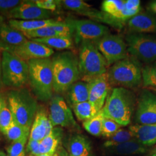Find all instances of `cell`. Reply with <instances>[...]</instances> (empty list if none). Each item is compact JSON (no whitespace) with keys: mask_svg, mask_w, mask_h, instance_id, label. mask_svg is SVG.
I'll return each instance as SVG.
<instances>
[{"mask_svg":"<svg viewBox=\"0 0 156 156\" xmlns=\"http://www.w3.org/2000/svg\"><path fill=\"white\" fill-rule=\"evenodd\" d=\"M51 60L53 91L57 94L65 93L80 78L78 58L72 52L64 51Z\"/></svg>","mask_w":156,"mask_h":156,"instance_id":"6da1fadb","label":"cell"},{"mask_svg":"<svg viewBox=\"0 0 156 156\" xmlns=\"http://www.w3.org/2000/svg\"><path fill=\"white\" fill-rule=\"evenodd\" d=\"M135 95L130 90L117 87L107 97L100 111L105 118L110 119L121 126H127L134 111Z\"/></svg>","mask_w":156,"mask_h":156,"instance_id":"7a4b0ae2","label":"cell"},{"mask_svg":"<svg viewBox=\"0 0 156 156\" xmlns=\"http://www.w3.org/2000/svg\"><path fill=\"white\" fill-rule=\"evenodd\" d=\"M28 65V83L35 98L46 102L53 96V76L49 58L31 60Z\"/></svg>","mask_w":156,"mask_h":156,"instance_id":"3957f363","label":"cell"},{"mask_svg":"<svg viewBox=\"0 0 156 156\" xmlns=\"http://www.w3.org/2000/svg\"><path fill=\"white\" fill-rule=\"evenodd\" d=\"M7 103L14 121L31 129L38 111L35 97L27 88L13 89L7 94Z\"/></svg>","mask_w":156,"mask_h":156,"instance_id":"277c9868","label":"cell"},{"mask_svg":"<svg viewBox=\"0 0 156 156\" xmlns=\"http://www.w3.org/2000/svg\"><path fill=\"white\" fill-rule=\"evenodd\" d=\"M142 67L140 61L134 57H127L114 64L108 74L111 85L132 89L139 87L142 83Z\"/></svg>","mask_w":156,"mask_h":156,"instance_id":"5b68a950","label":"cell"},{"mask_svg":"<svg viewBox=\"0 0 156 156\" xmlns=\"http://www.w3.org/2000/svg\"><path fill=\"white\" fill-rule=\"evenodd\" d=\"M78 61L83 81L89 82L93 79L107 73L108 66L106 60L92 41L81 42Z\"/></svg>","mask_w":156,"mask_h":156,"instance_id":"8992f818","label":"cell"},{"mask_svg":"<svg viewBox=\"0 0 156 156\" xmlns=\"http://www.w3.org/2000/svg\"><path fill=\"white\" fill-rule=\"evenodd\" d=\"M2 83L13 89L22 88L28 82V65L8 50H2L1 57Z\"/></svg>","mask_w":156,"mask_h":156,"instance_id":"52a82bcc","label":"cell"},{"mask_svg":"<svg viewBox=\"0 0 156 156\" xmlns=\"http://www.w3.org/2000/svg\"><path fill=\"white\" fill-rule=\"evenodd\" d=\"M131 56L146 63L156 61V38L143 34L131 33L126 37Z\"/></svg>","mask_w":156,"mask_h":156,"instance_id":"ba28073f","label":"cell"},{"mask_svg":"<svg viewBox=\"0 0 156 156\" xmlns=\"http://www.w3.org/2000/svg\"><path fill=\"white\" fill-rule=\"evenodd\" d=\"M94 44L106 60L108 66L128 57L127 44L119 35L108 34Z\"/></svg>","mask_w":156,"mask_h":156,"instance_id":"9c48e42d","label":"cell"},{"mask_svg":"<svg viewBox=\"0 0 156 156\" xmlns=\"http://www.w3.org/2000/svg\"><path fill=\"white\" fill-rule=\"evenodd\" d=\"M66 22L73 30L76 43L85 41H97L109 33V28L98 23L89 20L68 19Z\"/></svg>","mask_w":156,"mask_h":156,"instance_id":"30bf717a","label":"cell"},{"mask_svg":"<svg viewBox=\"0 0 156 156\" xmlns=\"http://www.w3.org/2000/svg\"><path fill=\"white\" fill-rule=\"evenodd\" d=\"M49 110V117L53 127L60 126L62 127L80 129L71 109L60 95L53 96L50 100Z\"/></svg>","mask_w":156,"mask_h":156,"instance_id":"8fae6325","label":"cell"},{"mask_svg":"<svg viewBox=\"0 0 156 156\" xmlns=\"http://www.w3.org/2000/svg\"><path fill=\"white\" fill-rule=\"evenodd\" d=\"M138 124H156V95L144 90L140 95L135 115Z\"/></svg>","mask_w":156,"mask_h":156,"instance_id":"7c38bea8","label":"cell"},{"mask_svg":"<svg viewBox=\"0 0 156 156\" xmlns=\"http://www.w3.org/2000/svg\"><path fill=\"white\" fill-rule=\"evenodd\" d=\"M5 16L14 20H45L50 19L51 13L39 8L34 1H22L20 4L8 12Z\"/></svg>","mask_w":156,"mask_h":156,"instance_id":"4fadbf2b","label":"cell"},{"mask_svg":"<svg viewBox=\"0 0 156 156\" xmlns=\"http://www.w3.org/2000/svg\"><path fill=\"white\" fill-rule=\"evenodd\" d=\"M8 50L27 62L35 59L49 58L54 54L53 49L31 40H27L22 45L10 46Z\"/></svg>","mask_w":156,"mask_h":156,"instance_id":"5bb4252c","label":"cell"},{"mask_svg":"<svg viewBox=\"0 0 156 156\" xmlns=\"http://www.w3.org/2000/svg\"><path fill=\"white\" fill-rule=\"evenodd\" d=\"M89 101L98 113L104 106L107 97L111 90V84L109 82L107 73L93 79L89 82Z\"/></svg>","mask_w":156,"mask_h":156,"instance_id":"9a60e30c","label":"cell"},{"mask_svg":"<svg viewBox=\"0 0 156 156\" xmlns=\"http://www.w3.org/2000/svg\"><path fill=\"white\" fill-rule=\"evenodd\" d=\"M132 33H156V17L151 12H140L127 22Z\"/></svg>","mask_w":156,"mask_h":156,"instance_id":"2e32d148","label":"cell"},{"mask_svg":"<svg viewBox=\"0 0 156 156\" xmlns=\"http://www.w3.org/2000/svg\"><path fill=\"white\" fill-rule=\"evenodd\" d=\"M53 128L46 112L42 109H38L30 129L29 140L41 142Z\"/></svg>","mask_w":156,"mask_h":156,"instance_id":"e0dca14e","label":"cell"},{"mask_svg":"<svg viewBox=\"0 0 156 156\" xmlns=\"http://www.w3.org/2000/svg\"><path fill=\"white\" fill-rule=\"evenodd\" d=\"M133 134L134 138L145 146L156 144V124H138L130 126L128 128Z\"/></svg>","mask_w":156,"mask_h":156,"instance_id":"ac0fdd59","label":"cell"},{"mask_svg":"<svg viewBox=\"0 0 156 156\" xmlns=\"http://www.w3.org/2000/svg\"><path fill=\"white\" fill-rule=\"evenodd\" d=\"M28 39L24 34L12 27L8 24H0V44L6 46H16L22 45Z\"/></svg>","mask_w":156,"mask_h":156,"instance_id":"d6986e66","label":"cell"},{"mask_svg":"<svg viewBox=\"0 0 156 156\" xmlns=\"http://www.w3.org/2000/svg\"><path fill=\"white\" fill-rule=\"evenodd\" d=\"M69 156H91V147L88 140L82 135L75 134L68 141Z\"/></svg>","mask_w":156,"mask_h":156,"instance_id":"ffe728a7","label":"cell"},{"mask_svg":"<svg viewBox=\"0 0 156 156\" xmlns=\"http://www.w3.org/2000/svg\"><path fill=\"white\" fill-rule=\"evenodd\" d=\"M59 21L54 19L45 20H20L9 19L8 24L17 30L24 33L33 31L38 28L48 26H53L58 24Z\"/></svg>","mask_w":156,"mask_h":156,"instance_id":"44dd1931","label":"cell"},{"mask_svg":"<svg viewBox=\"0 0 156 156\" xmlns=\"http://www.w3.org/2000/svg\"><path fill=\"white\" fill-rule=\"evenodd\" d=\"M62 129L60 127H54L50 134L42 140L39 144L40 154H55L57 147L62 140Z\"/></svg>","mask_w":156,"mask_h":156,"instance_id":"7402d4cb","label":"cell"},{"mask_svg":"<svg viewBox=\"0 0 156 156\" xmlns=\"http://www.w3.org/2000/svg\"><path fill=\"white\" fill-rule=\"evenodd\" d=\"M68 97L72 105L88 101L89 84L84 81H77L67 90Z\"/></svg>","mask_w":156,"mask_h":156,"instance_id":"603a6c76","label":"cell"},{"mask_svg":"<svg viewBox=\"0 0 156 156\" xmlns=\"http://www.w3.org/2000/svg\"><path fill=\"white\" fill-rule=\"evenodd\" d=\"M112 152L120 155H131L145 153L147 148L136 140H131L109 148Z\"/></svg>","mask_w":156,"mask_h":156,"instance_id":"cb8c5ba5","label":"cell"},{"mask_svg":"<svg viewBox=\"0 0 156 156\" xmlns=\"http://www.w3.org/2000/svg\"><path fill=\"white\" fill-rule=\"evenodd\" d=\"M34 42L44 44L51 49L64 50L71 49L73 47L72 38L59 36L51 37L44 38L30 39Z\"/></svg>","mask_w":156,"mask_h":156,"instance_id":"d4e9b609","label":"cell"},{"mask_svg":"<svg viewBox=\"0 0 156 156\" xmlns=\"http://www.w3.org/2000/svg\"><path fill=\"white\" fill-rule=\"evenodd\" d=\"M30 129L26 128L13 121L11 125L2 133L8 139L12 142L18 141L25 138H28Z\"/></svg>","mask_w":156,"mask_h":156,"instance_id":"484cf974","label":"cell"},{"mask_svg":"<svg viewBox=\"0 0 156 156\" xmlns=\"http://www.w3.org/2000/svg\"><path fill=\"white\" fill-rule=\"evenodd\" d=\"M73 106L75 115L79 121L85 122L98 113L89 101L74 104Z\"/></svg>","mask_w":156,"mask_h":156,"instance_id":"4316f807","label":"cell"},{"mask_svg":"<svg viewBox=\"0 0 156 156\" xmlns=\"http://www.w3.org/2000/svg\"><path fill=\"white\" fill-rule=\"evenodd\" d=\"M134 138L133 134L129 129L120 128L115 134L104 143V146L107 148H110L133 140Z\"/></svg>","mask_w":156,"mask_h":156,"instance_id":"83f0119b","label":"cell"},{"mask_svg":"<svg viewBox=\"0 0 156 156\" xmlns=\"http://www.w3.org/2000/svg\"><path fill=\"white\" fill-rule=\"evenodd\" d=\"M104 118L101 111L99 112L94 117L83 122L84 128L92 135L100 136Z\"/></svg>","mask_w":156,"mask_h":156,"instance_id":"f1b7e54d","label":"cell"},{"mask_svg":"<svg viewBox=\"0 0 156 156\" xmlns=\"http://www.w3.org/2000/svg\"><path fill=\"white\" fill-rule=\"evenodd\" d=\"M142 83L146 87H156V63L147 65L142 69Z\"/></svg>","mask_w":156,"mask_h":156,"instance_id":"f546056e","label":"cell"},{"mask_svg":"<svg viewBox=\"0 0 156 156\" xmlns=\"http://www.w3.org/2000/svg\"><path fill=\"white\" fill-rule=\"evenodd\" d=\"M60 3L67 9L83 15L91 8V6L82 0H63Z\"/></svg>","mask_w":156,"mask_h":156,"instance_id":"4dcf8cb0","label":"cell"},{"mask_svg":"<svg viewBox=\"0 0 156 156\" xmlns=\"http://www.w3.org/2000/svg\"><path fill=\"white\" fill-rule=\"evenodd\" d=\"M28 39L44 38L58 36L51 26L38 28L31 31L22 33ZM60 37V36H59Z\"/></svg>","mask_w":156,"mask_h":156,"instance_id":"1f68e13d","label":"cell"},{"mask_svg":"<svg viewBox=\"0 0 156 156\" xmlns=\"http://www.w3.org/2000/svg\"><path fill=\"white\" fill-rule=\"evenodd\" d=\"M125 0H105L102 4L103 12L113 15L122 10Z\"/></svg>","mask_w":156,"mask_h":156,"instance_id":"d6a6232c","label":"cell"},{"mask_svg":"<svg viewBox=\"0 0 156 156\" xmlns=\"http://www.w3.org/2000/svg\"><path fill=\"white\" fill-rule=\"evenodd\" d=\"M28 138L13 142L6 148L8 156H25L26 145L27 142Z\"/></svg>","mask_w":156,"mask_h":156,"instance_id":"836d02e7","label":"cell"},{"mask_svg":"<svg viewBox=\"0 0 156 156\" xmlns=\"http://www.w3.org/2000/svg\"><path fill=\"white\" fill-rule=\"evenodd\" d=\"M14 119L11 111L9 108L7 102H6L0 112V131L2 133L11 125Z\"/></svg>","mask_w":156,"mask_h":156,"instance_id":"e575fe53","label":"cell"},{"mask_svg":"<svg viewBox=\"0 0 156 156\" xmlns=\"http://www.w3.org/2000/svg\"><path fill=\"white\" fill-rule=\"evenodd\" d=\"M120 127L121 126L115 121L110 119L104 118L102 122L101 135L104 137L109 138L117 132Z\"/></svg>","mask_w":156,"mask_h":156,"instance_id":"d590c367","label":"cell"},{"mask_svg":"<svg viewBox=\"0 0 156 156\" xmlns=\"http://www.w3.org/2000/svg\"><path fill=\"white\" fill-rule=\"evenodd\" d=\"M51 27L58 36L72 38L71 37L73 35V27L66 22H60L58 24L51 26Z\"/></svg>","mask_w":156,"mask_h":156,"instance_id":"8d00e7d4","label":"cell"},{"mask_svg":"<svg viewBox=\"0 0 156 156\" xmlns=\"http://www.w3.org/2000/svg\"><path fill=\"white\" fill-rule=\"evenodd\" d=\"M19 0H0V13L5 15L9 11L20 4Z\"/></svg>","mask_w":156,"mask_h":156,"instance_id":"74e56055","label":"cell"},{"mask_svg":"<svg viewBox=\"0 0 156 156\" xmlns=\"http://www.w3.org/2000/svg\"><path fill=\"white\" fill-rule=\"evenodd\" d=\"M34 1L40 8L50 12L55 11L57 4L60 2V1L55 0H36Z\"/></svg>","mask_w":156,"mask_h":156,"instance_id":"f35d334b","label":"cell"},{"mask_svg":"<svg viewBox=\"0 0 156 156\" xmlns=\"http://www.w3.org/2000/svg\"><path fill=\"white\" fill-rule=\"evenodd\" d=\"M39 144L40 142L39 141L28 140L26 147V151L31 154L30 156H38L40 154Z\"/></svg>","mask_w":156,"mask_h":156,"instance_id":"ab89813d","label":"cell"},{"mask_svg":"<svg viewBox=\"0 0 156 156\" xmlns=\"http://www.w3.org/2000/svg\"><path fill=\"white\" fill-rule=\"evenodd\" d=\"M124 7L128 11L140 12V1L139 0H125Z\"/></svg>","mask_w":156,"mask_h":156,"instance_id":"60d3db41","label":"cell"},{"mask_svg":"<svg viewBox=\"0 0 156 156\" xmlns=\"http://www.w3.org/2000/svg\"><path fill=\"white\" fill-rule=\"evenodd\" d=\"M148 9L153 14L156 16V1H153L149 4Z\"/></svg>","mask_w":156,"mask_h":156,"instance_id":"b9f144b4","label":"cell"},{"mask_svg":"<svg viewBox=\"0 0 156 156\" xmlns=\"http://www.w3.org/2000/svg\"><path fill=\"white\" fill-rule=\"evenodd\" d=\"M6 102V101L4 98V95L2 94L1 93H0V112L1 111L2 107L4 105Z\"/></svg>","mask_w":156,"mask_h":156,"instance_id":"7bdbcfd3","label":"cell"},{"mask_svg":"<svg viewBox=\"0 0 156 156\" xmlns=\"http://www.w3.org/2000/svg\"><path fill=\"white\" fill-rule=\"evenodd\" d=\"M2 84V68H1V57L0 56V89L1 88Z\"/></svg>","mask_w":156,"mask_h":156,"instance_id":"ee69618b","label":"cell"},{"mask_svg":"<svg viewBox=\"0 0 156 156\" xmlns=\"http://www.w3.org/2000/svg\"><path fill=\"white\" fill-rule=\"evenodd\" d=\"M9 47H8V46L0 44V50H8L9 49Z\"/></svg>","mask_w":156,"mask_h":156,"instance_id":"f6af8a7d","label":"cell"},{"mask_svg":"<svg viewBox=\"0 0 156 156\" xmlns=\"http://www.w3.org/2000/svg\"><path fill=\"white\" fill-rule=\"evenodd\" d=\"M37 156H58V155L55 153L53 155H49V154H39V155Z\"/></svg>","mask_w":156,"mask_h":156,"instance_id":"bcb514c9","label":"cell"},{"mask_svg":"<svg viewBox=\"0 0 156 156\" xmlns=\"http://www.w3.org/2000/svg\"><path fill=\"white\" fill-rule=\"evenodd\" d=\"M4 17H3L2 15H0V24L4 23Z\"/></svg>","mask_w":156,"mask_h":156,"instance_id":"7dc6e473","label":"cell"},{"mask_svg":"<svg viewBox=\"0 0 156 156\" xmlns=\"http://www.w3.org/2000/svg\"><path fill=\"white\" fill-rule=\"evenodd\" d=\"M148 89H149V90H152V91H154L156 93V87H149Z\"/></svg>","mask_w":156,"mask_h":156,"instance_id":"c3c4849f","label":"cell"},{"mask_svg":"<svg viewBox=\"0 0 156 156\" xmlns=\"http://www.w3.org/2000/svg\"><path fill=\"white\" fill-rule=\"evenodd\" d=\"M156 154V146L153 149V151H152L151 154Z\"/></svg>","mask_w":156,"mask_h":156,"instance_id":"681fc988","label":"cell"},{"mask_svg":"<svg viewBox=\"0 0 156 156\" xmlns=\"http://www.w3.org/2000/svg\"><path fill=\"white\" fill-rule=\"evenodd\" d=\"M0 156H8L2 151H0Z\"/></svg>","mask_w":156,"mask_h":156,"instance_id":"f907efd6","label":"cell"},{"mask_svg":"<svg viewBox=\"0 0 156 156\" xmlns=\"http://www.w3.org/2000/svg\"><path fill=\"white\" fill-rule=\"evenodd\" d=\"M151 156H156V154H153L151 155Z\"/></svg>","mask_w":156,"mask_h":156,"instance_id":"816d5d0a","label":"cell"},{"mask_svg":"<svg viewBox=\"0 0 156 156\" xmlns=\"http://www.w3.org/2000/svg\"></svg>","mask_w":156,"mask_h":156,"instance_id":"f5cc1de1","label":"cell"},{"mask_svg":"<svg viewBox=\"0 0 156 156\" xmlns=\"http://www.w3.org/2000/svg\"><path fill=\"white\" fill-rule=\"evenodd\" d=\"M1 45H2V44H1Z\"/></svg>","mask_w":156,"mask_h":156,"instance_id":"db71d44e","label":"cell"}]
</instances>
